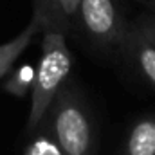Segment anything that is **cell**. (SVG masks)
Returning <instances> with one entry per match:
<instances>
[{"label":"cell","instance_id":"obj_1","mask_svg":"<svg viewBox=\"0 0 155 155\" xmlns=\"http://www.w3.org/2000/svg\"><path fill=\"white\" fill-rule=\"evenodd\" d=\"M45 126L61 155H94L96 135L90 108L71 78L58 90L40 128Z\"/></svg>","mask_w":155,"mask_h":155},{"label":"cell","instance_id":"obj_2","mask_svg":"<svg viewBox=\"0 0 155 155\" xmlns=\"http://www.w3.org/2000/svg\"><path fill=\"white\" fill-rule=\"evenodd\" d=\"M72 65L74 58L67 45V36L58 31H43L41 52L31 88V108L25 123V134H35L40 128L52 99L71 76Z\"/></svg>","mask_w":155,"mask_h":155},{"label":"cell","instance_id":"obj_3","mask_svg":"<svg viewBox=\"0 0 155 155\" xmlns=\"http://www.w3.org/2000/svg\"><path fill=\"white\" fill-rule=\"evenodd\" d=\"M124 20L116 0H81L76 33L97 51H119L126 35Z\"/></svg>","mask_w":155,"mask_h":155},{"label":"cell","instance_id":"obj_4","mask_svg":"<svg viewBox=\"0 0 155 155\" xmlns=\"http://www.w3.org/2000/svg\"><path fill=\"white\" fill-rule=\"evenodd\" d=\"M152 88H155V47L134 24H128L126 35L117 51Z\"/></svg>","mask_w":155,"mask_h":155},{"label":"cell","instance_id":"obj_5","mask_svg":"<svg viewBox=\"0 0 155 155\" xmlns=\"http://www.w3.org/2000/svg\"><path fill=\"white\" fill-rule=\"evenodd\" d=\"M81 0H49L47 13L40 22V29L43 31H58L65 36L76 35L78 11Z\"/></svg>","mask_w":155,"mask_h":155},{"label":"cell","instance_id":"obj_6","mask_svg":"<svg viewBox=\"0 0 155 155\" xmlns=\"http://www.w3.org/2000/svg\"><path fill=\"white\" fill-rule=\"evenodd\" d=\"M121 155H155V116H144L132 124Z\"/></svg>","mask_w":155,"mask_h":155},{"label":"cell","instance_id":"obj_7","mask_svg":"<svg viewBox=\"0 0 155 155\" xmlns=\"http://www.w3.org/2000/svg\"><path fill=\"white\" fill-rule=\"evenodd\" d=\"M36 35H41V29H40V20L33 15L31 22L25 25V29L22 33H18L15 38L5 43H0V79L11 72L15 61L31 45V41L35 40Z\"/></svg>","mask_w":155,"mask_h":155},{"label":"cell","instance_id":"obj_8","mask_svg":"<svg viewBox=\"0 0 155 155\" xmlns=\"http://www.w3.org/2000/svg\"><path fill=\"white\" fill-rule=\"evenodd\" d=\"M33 81H35V69L25 65V67L16 69L9 76L7 83H5V90L15 96H25L27 92H31Z\"/></svg>","mask_w":155,"mask_h":155},{"label":"cell","instance_id":"obj_9","mask_svg":"<svg viewBox=\"0 0 155 155\" xmlns=\"http://www.w3.org/2000/svg\"><path fill=\"white\" fill-rule=\"evenodd\" d=\"M132 24H134V25L137 27V31L155 47V15H152L150 11H144V13L139 15Z\"/></svg>","mask_w":155,"mask_h":155},{"label":"cell","instance_id":"obj_10","mask_svg":"<svg viewBox=\"0 0 155 155\" xmlns=\"http://www.w3.org/2000/svg\"><path fill=\"white\" fill-rule=\"evenodd\" d=\"M47 5H49V0H33V15L40 22L43 20V16L47 13Z\"/></svg>","mask_w":155,"mask_h":155},{"label":"cell","instance_id":"obj_11","mask_svg":"<svg viewBox=\"0 0 155 155\" xmlns=\"http://www.w3.org/2000/svg\"><path fill=\"white\" fill-rule=\"evenodd\" d=\"M144 7H146V11H150L152 15H155V0H150V2H146V4H144Z\"/></svg>","mask_w":155,"mask_h":155},{"label":"cell","instance_id":"obj_12","mask_svg":"<svg viewBox=\"0 0 155 155\" xmlns=\"http://www.w3.org/2000/svg\"><path fill=\"white\" fill-rule=\"evenodd\" d=\"M137 2H141V4L144 5V4H146V2H150V0H137Z\"/></svg>","mask_w":155,"mask_h":155}]
</instances>
